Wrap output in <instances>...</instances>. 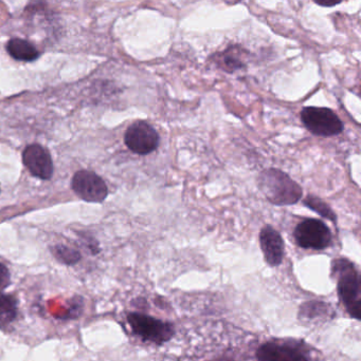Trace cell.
<instances>
[{"label": "cell", "instance_id": "cell-1", "mask_svg": "<svg viewBox=\"0 0 361 361\" xmlns=\"http://www.w3.org/2000/svg\"><path fill=\"white\" fill-rule=\"evenodd\" d=\"M259 187L267 200L277 206L294 205L302 199L300 185L280 169L263 171L259 177Z\"/></svg>", "mask_w": 361, "mask_h": 361}, {"label": "cell", "instance_id": "cell-2", "mask_svg": "<svg viewBox=\"0 0 361 361\" xmlns=\"http://www.w3.org/2000/svg\"><path fill=\"white\" fill-rule=\"evenodd\" d=\"M333 275L338 280V294L352 317L360 320V276L348 259H336L332 263Z\"/></svg>", "mask_w": 361, "mask_h": 361}, {"label": "cell", "instance_id": "cell-3", "mask_svg": "<svg viewBox=\"0 0 361 361\" xmlns=\"http://www.w3.org/2000/svg\"><path fill=\"white\" fill-rule=\"evenodd\" d=\"M301 120L307 130L318 137H335L343 131L341 118L329 108H304L301 111Z\"/></svg>", "mask_w": 361, "mask_h": 361}, {"label": "cell", "instance_id": "cell-4", "mask_svg": "<svg viewBox=\"0 0 361 361\" xmlns=\"http://www.w3.org/2000/svg\"><path fill=\"white\" fill-rule=\"evenodd\" d=\"M127 322L136 335L143 341H150L156 345H162L173 337V326L167 322L144 314L131 313L127 316Z\"/></svg>", "mask_w": 361, "mask_h": 361}, {"label": "cell", "instance_id": "cell-5", "mask_svg": "<svg viewBox=\"0 0 361 361\" xmlns=\"http://www.w3.org/2000/svg\"><path fill=\"white\" fill-rule=\"evenodd\" d=\"M295 239L305 250H324L332 244V233L326 223L317 219H307L297 225Z\"/></svg>", "mask_w": 361, "mask_h": 361}, {"label": "cell", "instance_id": "cell-6", "mask_svg": "<svg viewBox=\"0 0 361 361\" xmlns=\"http://www.w3.org/2000/svg\"><path fill=\"white\" fill-rule=\"evenodd\" d=\"M124 141L127 148L134 154L146 156L158 148L160 137L152 125L144 121H137L127 128Z\"/></svg>", "mask_w": 361, "mask_h": 361}, {"label": "cell", "instance_id": "cell-7", "mask_svg": "<svg viewBox=\"0 0 361 361\" xmlns=\"http://www.w3.org/2000/svg\"><path fill=\"white\" fill-rule=\"evenodd\" d=\"M71 186L81 199L91 203H100L108 195L105 182L91 171H81L76 173L72 179Z\"/></svg>", "mask_w": 361, "mask_h": 361}, {"label": "cell", "instance_id": "cell-8", "mask_svg": "<svg viewBox=\"0 0 361 361\" xmlns=\"http://www.w3.org/2000/svg\"><path fill=\"white\" fill-rule=\"evenodd\" d=\"M23 161L34 177L40 180H49L52 177L53 165L50 154L38 144H32L25 148Z\"/></svg>", "mask_w": 361, "mask_h": 361}, {"label": "cell", "instance_id": "cell-9", "mask_svg": "<svg viewBox=\"0 0 361 361\" xmlns=\"http://www.w3.org/2000/svg\"><path fill=\"white\" fill-rule=\"evenodd\" d=\"M260 244L265 260L271 267L281 264L285 252V244L279 231L271 225L263 227L260 233Z\"/></svg>", "mask_w": 361, "mask_h": 361}, {"label": "cell", "instance_id": "cell-10", "mask_svg": "<svg viewBox=\"0 0 361 361\" xmlns=\"http://www.w3.org/2000/svg\"><path fill=\"white\" fill-rule=\"evenodd\" d=\"M258 361H307L304 356L290 345L277 343L263 345L256 353Z\"/></svg>", "mask_w": 361, "mask_h": 361}, {"label": "cell", "instance_id": "cell-11", "mask_svg": "<svg viewBox=\"0 0 361 361\" xmlns=\"http://www.w3.org/2000/svg\"><path fill=\"white\" fill-rule=\"evenodd\" d=\"M6 50L13 59L21 61H35L40 55L33 44L20 38L11 39L6 44Z\"/></svg>", "mask_w": 361, "mask_h": 361}, {"label": "cell", "instance_id": "cell-12", "mask_svg": "<svg viewBox=\"0 0 361 361\" xmlns=\"http://www.w3.org/2000/svg\"><path fill=\"white\" fill-rule=\"evenodd\" d=\"M17 316V300L11 295L0 294V322H10Z\"/></svg>", "mask_w": 361, "mask_h": 361}, {"label": "cell", "instance_id": "cell-13", "mask_svg": "<svg viewBox=\"0 0 361 361\" xmlns=\"http://www.w3.org/2000/svg\"><path fill=\"white\" fill-rule=\"evenodd\" d=\"M303 203H304V205H307V207L313 209L314 212L321 214L324 218L329 219V220L332 221V222H337V216L335 212H333L330 206L324 203L320 197H315V195H307V199L303 200Z\"/></svg>", "mask_w": 361, "mask_h": 361}, {"label": "cell", "instance_id": "cell-14", "mask_svg": "<svg viewBox=\"0 0 361 361\" xmlns=\"http://www.w3.org/2000/svg\"><path fill=\"white\" fill-rule=\"evenodd\" d=\"M53 252H54L55 257H57L61 262L65 263V264H74V263L78 262L81 258L80 252L72 250V248L67 247V246H57V247H54V250H53Z\"/></svg>", "mask_w": 361, "mask_h": 361}, {"label": "cell", "instance_id": "cell-15", "mask_svg": "<svg viewBox=\"0 0 361 361\" xmlns=\"http://www.w3.org/2000/svg\"><path fill=\"white\" fill-rule=\"evenodd\" d=\"M11 276L8 269L0 263V294L10 286Z\"/></svg>", "mask_w": 361, "mask_h": 361}, {"label": "cell", "instance_id": "cell-16", "mask_svg": "<svg viewBox=\"0 0 361 361\" xmlns=\"http://www.w3.org/2000/svg\"><path fill=\"white\" fill-rule=\"evenodd\" d=\"M316 4H319V6H328V8H331V6H336V4H341L343 0H314Z\"/></svg>", "mask_w": 361, "mask_h": 361}, {"label": "cell", "instance_id": "cell-17", "mask_svg": "<svg viewBox=\"0 0 361 361\" xmlns=\"http://www.w3.org/2000/svg\"><path fill=\"white\" fill-rule=\"evenodd\" d=\"M216 361H233L232 360H229V358H222V360H218Z\"/></svg>", "mask_w": 361, "mask_h": 361}]
</instances>
